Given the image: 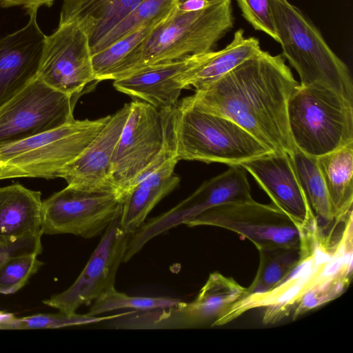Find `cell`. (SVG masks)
Returning a JSON list of instances; mask_svg holds the SVG:
<instances>
[{"instance_id":"obj_6","label":"cell","mask_w":353,"mask_h":353,"mask_svg":"<svg viewBox=\"0 0 353 353\" xmlns=\"http://www.w3.org/2000/svg\"><path fill=\"white\" fill-rule=\"evenodd\" d=\"M296 149L318 158L353 143V101L322 85L300 84L288 104Z\"/></svg>"},{"instance_id":"obj_3","label":"cell","mask_w":353,"mask_h":353,"mask_svg":"<svg viewBox=\"0 0 353 353\" xmlns=\"http://www.w3.org/2000/svg\"><path fill=\"white\" fill-rule=\"evenodd\" d=\"M178 160L240 165L272 151L230 119L204 111L184 99L161 110Z\"/></svg>"},{"instance_id":"obj_34","label":"cell","mask_w":353,"mask_h":353,"mask_svg":"<svg viewBox=\"0 0 353 353\" xmlns=\"http://www.w3.org/2000/svg\"><path fill=\"white\" fill-rule=\"evenodd\" d=\"M42 234L30 235L14 241H0V265L9 258L23 254H40L42 252Z\"/></svg>"},{"instance_id":"obj_37","label":"cell","mask_w":353,"mask_h":353,"mask_svg":"<svg viewBox=\"0 0 353 353\" xmlns=\"http://www.w3.org/2000/svg\"><path fill=\"white\" fill-rule=\"evenodd\" d=\"M13 316L12 314L0 311V330H3V325Z\"/></svg>"},{"instance_id":"obj_2","label":"cell","mask_w":353,"mask_h":353,"mask_svg":"<svg viewBox=\"0 0 353 353\" xmlns=\"http://www.w3.org/2000/svg\"><path fill=\"white\" fill-rule=\"evenodd\" d=\"M352 212L343 223L337 237L333 228L325 232L315 214L303 223L300 258L291 272L272 289L248 294L237 301L217 320L214 327L223 326L245 312L263 309L262 322L276 323L292 312L301 298L316 285L341 274L353 273Z\"/></svg>"},{"instance_id":"obj_16","label":"cell","mask_w":353,"mask_h":353,"mask_svg":"<svg viewBox=\"0 0 353 353\" xmlns=\"http://www.w3.org/2000/svg\"><path fill=\"white\" fill-rule=\"evenodd\" d=\"M129 111L130 103H126L110 115L91 143L57 172V178H63L68 185L81 189L112 192L117 195L111 180V163Z\"/></svg>"},{"instance_id":"obj_10","label":"cell","mask_w":353,"mask_h":353,"mask_svg":"<svg viewBox=\"0 0 353 353\" xmlns=\"http://www.w3.org/2000/svg\"><path fill=\"white\" fill-rule=\"evenodd\" d=\"M188 227L214 226L250 240L256 249L299 245L303 223L272 203L249 201L220 205L208 209L185 223Z\"/></svg>"},{"instance_id":"obj_21","label":"cell","mask_w":353,"mask_h":353,"mask_svg":"<svg viewBox=\"0 0 353 353\" xmlns=\"http://www.w3.org/2000/svg\"><path fill=\"white\" fill-rule=\"evenodd\" d=\"M261 50L258 39L246 37L239 29L223 49L201 53L198 62L182 74L181 83L183 89L201 90Z\"/></svg>"},{"instance_id":"obj_18","label":"cell","mask_w":353,"mask_h":353,"mask_svg":"<svg viewBox=\"0 0 353 353\" xmlns=\"http://www.w3.org/2000/svg\"><path fill=\"white\" fill-rule=\"evenodd\" d=\"M272 203L299 223L314 214L297 179L290 155L270 152L240 164Z\"/></svg>"},{"instance_id":"obj_17","label":"cell","mask_w":353,"mask_h":353,"mask_svg":"<svg viewBox=\"0 0 353 353\" xmlns=\"http://www.w3.org/2000/svg\"><path fill=\"white\" fill-rule=\"evenodd\" d=\"M38 9L19 30L0 37V106L37 77L46 35L40 29Z\"/></svg>"},{"instance_id":"obj_19","label":"cell","mask_w":353,"mask_h":353,"mask_svg":"<svg viewBox=\"0 0 353 353\" xmlns=\"http://www.w3.org/2000/svg\"><path fill=\"white\" fill-rule=\"evenodd\" d=\"M200 54L181 59L141 68L130 74L114 80L119 92L147 103L159 110L174 108L183 89L182 74L199 61Z\"/></svg>"},{"instance_id":"obj_24","label":"cell","mask_w":353,"mask_h":353,"mask_svg":"<svg viewBox=\"0 0 353 353\" xmlns=\"http://www.w3.org/2000/svg\"><path fill=\"white\" fill-rule=\"evenodd\" d=\"M316 159L335 221H342L352 211L353 143Z\"/></svg>"},{"instance_id":"obj_36","label":"cell","mask_w":353,"mask_h":353,"mask_svg":"<svg viewBox=\"0 0 353 353\" xmlns=\"http://www.w3.org/2000/svg\"><path fill=\"white\" fill-rule=\"evenodd\" d=\"M213 0H179L175 11L179 13L195 12L207 8Z\"/></svg>"},{"instance_id":"obj_30","label":"cell","mask_w":353,"mask_h":353,"mask_svg":"<svg viewBox=\"0 0 353 353\" xmlns=\"http://www.w3.org/2000/svg\"><path fill=\"white\" fill-rule=\"evenodd\" d=\"M179 299L129 296L112 288L94 301L86 313L89 316H99L105 312L121 309L148 311L170 307L179 304Z\"/></svg>"},{"instance_id":"obj_14","label":"cell","mask_w":353,"mask_h":353,"mask_svg":"<svg viewBox=\"0 0 353 353\" xmlns=\"http://www.w3.org/2000/svg\"><path fill=\"white\" fill-rule=\"evenodd\" d=\"M37 78L77 98L97 83L89 38L81 28L73 23H65L46 35Z\"/></svg>"},{"instance_id":"obj_9","label":"cell","mask_w":353,"mask_h":353,"mask_svg":"<svg viewBox=\"0 0 353 353\" xmlns=\"http://www.w3.org/2000/svg\"><path fill=\"white\" fill-rule=\"evenodd\" d=\"M247 288L232 277L211 273L196 298L189 303L148 311H136L113 323L123 329H190L213 327L239 299Z\"/></svg>"},{"instance_id":"obj_35","label":"cell","mask_w":353,"mask_h":353,"mask_svg":"<svg viewBox=\"0 0 353 353\" xmlns=\"http://www.w3.org/2000/svg\"><path fill=\"white\" fill-rule=\"evenodd\" d=\"M54 0H0V4L4 7L23 6L28 11L38 9L43 6H51Z\"/></svg>"},{"instance_id":"obj_26","label":"cell","mask_w":353,"mask_h":353,"mask_svg":"<svg viewBox=\"0 0 353 353\" xmlns=\"http://www.w3.org/2000/svg\"><path fill=\"white\" fill-rule=\"evenodd\" d=\"M290 158L300 185L313 212L323 225L333 224L335 219L319 170L317 159L296 149Z\"/></svg>"},{"instance_id":"obj_1","label":"cell","mask_w":353,"mask_h":353,"mask_svg":"<svg viewBox=\"0 0 353 353\" xmlns=\"http://www.w3.org/2000/svg\"><path fill=\"white\" fill-rule=\"evenodd\" d=\"M282 54L261 50L185 101L230 119L274 152L296 148L288 119L289 99L299 85Z\"/></svg>"},{"instance_id":"obj_23","label":"cell","mask_w":353,"mask_h":353,"mask_svg":"<svg viewBox=\"0 0 353 353\" xmlns=\"http://www.w3.org/2000/svg\"><path fill=\"white\" fill-rule=\"evenodd\" d=\"M178 161L171 157L130 189L123 203L120 218L125 232H134L154 207L178 185L180 179L174 174Z\"/></svg>"},{"instance_id":"obj_11","label":"cell","mask_w":353,"mask_h":353,"mask_svg":"<svg viewBox=\"0 0 353 353\" xmlns=\"http://www.w3.org/2000/svg\"><path fill=\"white\" fill-rule=\"evenodd\" d=\"M252 199L246 170L229 165L223 173L205 181L188 198L168 211L145 221L130 234L124 261H130L154 237L185 224L212 208Z\"/></svg>"},{"instance_id":"obj_28","label":"cell","mask_w":353,"mask_h":353,"mask_svg":"<svg viewBox=\"0 0 353 353\" xmlns=\"http://www.w3.org/2000/svg\"><path fill=\"white\" fill-rule=\"evenodd\" d=\"M179 0H142L92 50V54L148 24H158L173 12Z\"/></svg>"},{"instance_id":"obj_32","label":"cell","mask_w":353,"mask_h":353,"mask_svg":"<svg viewBox=\"0 0 353 353\" xmlns=\"http://www.w3.org/2000/svg\"><path fill=\"white\" fill-rule=\"evenodd\" d=\"M352 274L332 277L310 289L299 300L292 311V319L327 303L341 296L350 285Z\"/></svg>"},{"instance_id":"obj_22","label":"cell","mask_w":353,"mask_h":353,"mask_svg":"<svg viewBox=\"0 0 353 353\" xmlns=\"http://www.w3.org/2000/svg\"><path fill=\"white\" fill-rule=\"evenodd\" d=\"M142 0H64L59 25L73 23L88 34L91 51Z\"/></svg>"},{"instance_id":"obj_33","label":"cell","mask_w":353,"mask_h":353,"mask_svg":"<svg viewBox=\"0 0 353 353\" xmlns=\"http://www.w3.org/2000/svg\"><path fill=\"white\" fill-rule=\"evenodd\" d=\"M242 16L256 30L261 31L277 43L270 0H236Z\"/></svg>"},{"instance_id":"obj_7","label":"cell","mask_w":353,"mask_h":353,"mask_svg":"<svg viewBox=\"0 0 353 353\" xmlns=\"http://www.w3.org/2000/svg\"><path fill=\"white\" fill-rule=\"evenodd\" d=\"M110 117L74 119L57 128L0 145V180L57 178V172L84 150Z\"/></svg>"},{"instance_id":"obj_5","label":"cell","mask_w":353,"mask_h":353,"mask_svg":"<svg viewBox=\"0 0 353 353\" xmlns=\"http://www.w3.org/2000/svg\"><path fill=\"white\" fill-rule=\"evenodd\" d=\"M233 27L230 0H213L207 8L195 12L174 10L134 50L131 73L148 65L213 50Z\"/></svg>"},{"instance_id":"obj_29","label":"cell","mask_w":353,"mask_h":353,"mask_svg":"<svg viewBox=\"0 0 353 353\" xmlns=\"http://www.w3.org/2000/svg\"><path fill=\"white\" fill-rule=\"evenodd\" d=\"M134 310L109 316H89L60 312L55 314H39L21 318L12 316L3 326V330L52 329L69 326H78L114 320L128 315Z\"/></svg>"},{"instance_id":"obj_38","label":"cell","mask_w":353,"mask_h":353,"mask_svg":"<svg viewBox=\"0 0 353 353\" xmlns=\"http://www.w3.org/2000/svg\"><path fill=\"white\" fill-rule=\"evenodd\" d=\"M211 1V0H210Z\"/></svg>"},{"instance_id":"obj_25","label":"cell","mask_w":353,"mask_h":353,"mask_svg":"<svg viewBox=\"0 0 353 353\" xmlns=\"http://www.w3.org/2000/svg\"><path fill=\"white\" fill-rule=\"evenodd\" d=\"M160 23L148 24L92 54V66L97 82L117 80L125 77L130 68L133 50Z\"/></svg>"},{"instance_id":"obj_27","label":"cell","mask_w":353,"mask_h":353,"mask_svg":"<svg viewBox=\"0 0 353 353\" xmlns=\"http://www.w3.org/2000/svg\"><path fill=\"white\" fill-rule=\"evenodd\" d=\"M258 251L259 268L245 296L272 289L291 272L300 258L299 245L269 247Z\"/></svg>"},{"instance_id":"obj_31","label":"cell","mask_w":353,"mask_h":353,"mask_svg":"<svg viewBox=\"0 0 353 353\" xmlns=\"http://www.w3.org/2000/svg\"><path fill=\"white\" fill-rule=\"evenodd\" d=\"M29 254L9 258L0 265V294H14L24 287L43 263Z\"/></svg>"},{"instance_id":"obj_15","label":"cell","mask_w":353,"mask_h":353,"mask_svg":"<svg viewBox=\"0 0 353 353\" xmlns=\"http://www.w3.org/2000/svg\"><path fill=\"white\" fill-rule=\"evenodd\" d=\"M119 214L103 232L98 245L74 282L65 291L43 301V304L66 313L90 305L114 287L115 277L129 239L120 224Z\"/></svg>"},{"instance_id":"obj_13","label":"cell","mask_w":353,"mask_h":353,"mask_svg":"<svg viewBox=\"0 0 353 353\" xmlns=\"http://www.w3.org/2000/svg\"><path fill=\"white\" fill-rule=\"evenodd\" d=\"M78 99L56 90L37 78L0 106V145L73 121Z\"/></svg>"},{"instance_id":"obj_20","label":"cell","mask_w":353,"mask_h":353,"mask_svg":"<svg viewBox=\"0 0 353 353\" xmlns=\"http://www.w3.org/2000/svg\"><path fill=\"white\" fill-rule=\"evenodd\" d=\"M41 193L19 183L0 187V241H14L41 231Z\"/></svg>"},{"instance_id":"obj_8","label":"cell","mask_w":353,"mask_h":353,"mask_svg":"<svg viewBox=\"0 0 353 353\" xmlns=\"http://www.w3.org/2000/svg\"><path fill=\"white\" fill-rule=\"evenodd\" d=\"M174 157L168 129L160 110L134 99L117 143L111 163V180L123 203L140 175L156 160Z\"/></svg>"},{"instance_id":"obj_4","label":"cell","mask_w":353,"mask_h":353,"mask_svg":"<svg viewBox=\"0 0 353 353\" xmlns=\"http://www.w3.org/2000/svg\"><path fill=\"white\" fill-rule=\"evenodd\" d=\"M270 6L282 55L298 72L299 84L325 85L353 101L350 70L317 27L288 0H270Z\"/></svg>"},{"instance_id":"obj_12","label":"cell","mask_w":353,"mask_h":353,"mask_svg":"<svg viewBox=\"0 0 353 353\" xmlns=\"http://www.w3.org/2000/svg\"><path fill=\"white\" fill-rule=\"evenodd\" d=\"M123 203L112 192L69 185L42 201L41 231L85 239L101 234L122 212Z\"/></svg>"}]
</instances>
